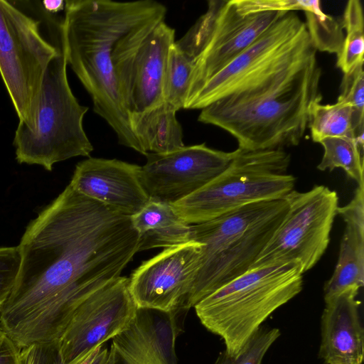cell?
Masks as SVG:
<instances>
[{
  "label": "cell",
  "instance_id": "f1b7e54d",
  "mask_svg": "<svg viewBox=\"0 0 364 364\" xmlns=\"http://www.w3.org/2000/svg\"><path fill=\"white\" fill-rule=\"evenodd\" d=\"M219 0L208 1V9L175 45L194 63L204 49L216 18Z\"/></svg>",
  "mask_w": 364,
  "mask_h": 364
},
{
  "label": "cell",
  "instance_id": "cb8c5ba5",
  "mask_svg": "<svg viewBox=\"0 0 364 364\" xmlns=\"http://www.w3.org/2000/svg\"><path fill=\"white\" fill-rule=\"evenodd\" d=\"M363 7L360 1H348L342 21L346 37L337 54V67L348 73L364 63V24Z\"/></svg>",
  "mask_w": 364,
  "mask_h": 364
},
{
  "label": "cell",
  "instance_id": "44dd1931",
  "mask_svg": "<svg viewBox=\"0 0 364 364\" xmlns=\"http://www.w3.org/2000/svg\"><path fill=\"white\" fill-rule=\"evenodd\" d=\"M176 112L172 105L164 101L151 109L129 117L132 132L144 156L148 153H168L185 146Z\"/></svg>",
  "mask_w": 364,
  "mask_h": 364
},
{
  "label": "cell",
  "instance_id": "ffe728a7",
  "mask_svg": "<svg viewBox=\"0 0 364 364\" xmlns=\"http://www.w3.org/2000/svg\"><path fill=\"white\" fill-rule=\"evenodd\" d=\"M139 237V252L153 248H168L191 240V225L185 222L171 204L149 200L131 216Z\"/></svg>",
  "mask_w": 364,
  "mask_h": 364
},
{
  "label": "cell",
  "instance_id": "5b68a950",
  "mask_svg": "<svg viewBox=\"0 0 364 364\" xmlns=\"http://www.w3.org/2000/svg\"><path fill=\"white\" fill-rule=\"evenodd\" d=\"M303 274L297 262L251 269L193 308L202 325L223 339L225 351L236 357L263 322L301 292Z\"/></svg>",
  "mask_w": 364,
  "mask_h": 364
},
{
  "label": "cell",
  "instance_id": "2e32d148",
  "mask_svg": "<svg viewBox=\"0 0 364 364\" xmlns=\"http://www.w3.org/2000/svg\"><path fill=\"white\" fill-rule=\"evenodd\" d=\"M141 169L139 165L115 159L90 157L76 165L69 184L81 195L131 217L150 200Z\"/></svg>",
  "mask_w": 364,
  "mask_h": 364
},
{
  "label": "cell",
  "instance_id": "7c38bea8",
  "mask_svg": "<svg viewBox=\"0 0 364 364\" xmlns=\"http://www.w3.org/2000/svg\"><path fill=\"white\" fill-rule=\"evenodd\" d=\"M200 243L190 240L143 262L129 277L136 307L166 313L186 310L200 268Z\"/></svg>",
  "mask_w": 364,
  "mask_h": 364
},
{
  "label": "cell",
  "instance_id": "4dcf8cb0",
  "mask_svg": "<svg viewBox=\"0 0 364 364\" xmlns=\"http://www.w3.org/2000/svg\"><path fill=\"white\" fill-rule=\"evenodd\" d=\"M234 2L242 14L264 11H304L311 4V1L299 0H234Z\"/></svg>",
  "mask_w": 364,
  "mask_h": 364
},
{
  "label": "cell",
  "instance_id": "836d02e7",
  "mask_svg": "<svg viewBox=\"0 0 364 364\" xmlns=\"http://www.w3.org/2000/svg\"><path fill=\"white\" fill-rule=\"evenodd\" d=\"M70 364H109V350L102 345L81 355Z\"/></svg>",
  "mask_w": 364,
  "mask_h": 364
},
{
  "label": "cell",
  "instance_id": "7a4b0ae2",
  "mask_svg": "<svg viewBox=\"0 0 364 364\" xmlns=\"http://www.w3.org/2000/svg\"><path fill=\"white\" fill-rule=\"evenodd\" d=\"M64 10L60 36L67 64L90 94L94 112L112 127L118 142L144 155L119 93L112 52L134 28L165 18L166 6L154 0H67Z\"/></svg>",
  "mask_w": 364,
  "mask_h": 364
},
{
  "label": "cell",
  "instance_id": "1f68e13d",
  "mask_svg": "<svg viewBox=\"0 0 364 364\" xmlns=\"http://www.w3.org/2000/svg\"><path fill=\"white\" fill-rule=\"evenodd\" d=\"M20 364H64L59 340L35 343L22 348Z\"/></svg>",
  "mask_w": 364,
  "mask_h": 364
},
{
  "label": "cell",
  "instance_id": "30bf717a",
  "mask_svg": "<svg viewBox=\"0 0 364 364\" xmlns=\"http://www.w3.org/2000/svg\"><path fill=\"white\" fill-rule=\"evenodd\" d=\"M289 209L250 269L289 262L311 269L328 247L338 206L336 191L323 185L285 196Z\"/></svg>",
  "mask_w": 364,
  "mask_h": 364
},
{
  "label": "cell",
  "instance_id": "484cf974",
  "mask_svg": "<svg viewBox=\"0 0 364 364\" xmlns=\"http://www.w3.org/2000/svg\"><path fill=\"white\" fill-rule=\"evenodd\" d=\"M304 12V23L315 49L338 54L344 39L341 23L322 11L320 1H316L310 9Z\"/></svg>",
  "mask_w": 364,
  "mask_h": 364
},
{
  "label": "cell",
  "instance_id": "5bb4252c",
  "mask_svg": "<svg viewBox=\"0 0 364 364\" xmlns=\"http://www.w3.org/2000/svg\"><path fill=\"white\" fill-rule=\"evenodd\" d=\"M137 309L127 277L120 276L92 294L76 310L59 340L64 364H70L124 331Z\"/></svg>",
  "mask_w": 364,
  "mask_h": 364
},
{
  "label": "cell",
  "instance_id": "8fae6325",
  "mask_svg": "<svg viewBox=\"0 0 364 364\" xmlns=\"http://www.w3.org/2000/svg\"><path fill=\"white\" fill-rule=\"evenodd\" d=\"M157 18L123 36L114 45L112 62L123 105L130 117L164 102L163 82L175 30Z\"/></svg>",
  "mask_w": 364,
  "mask_h": 364
},
{
  "label": "cell",
  "instance_id": "f546056e",
  "mask_svg": "<svg viewBox=\"0 0 364 364\" xmlns=\"http://www.w3.org/2000/svg\"><path fill=\"white\" fill-rule=\"evenodd\" d=\"M20 264L18 246L0 247V312L14 287Z\"/></svg>",
  "mask_w": 364,
  "mask_h": 364
},
{
  "label": "cell",
  "instance_id": "4fadbf2b",
  "mask_svg": "<svg viewBox=\"0 0 364 364\" xmlns=\"http://www.w3.org/2000/svg\"><path fill=\"white\" fill-rule=\"evenodd\" d=\"M235 151L211 149L205 143L164 153H148L141 178L150 200L173 204L197 191L230 164Z\"/></svg>",
  "mask_w": 364,
  "mask_h": 364
},
{
  "label": "cell",
  "instance_id": "83f0119b",
  "mask_svg": "<svg viewBox=\"0 0 364 364\" xmlns=\"http://www.w3.org/2000/svg\"><path fill=\"white\" fill-rule=\"evenodd\" d=\"M277 328L261 326L236 357L220 352L213 364H262L265 354L280 336Z\"/></svg>",
  "mask_w": 364,
  "mask_h": 364
},
{
  "label": "cell",
  "instance_id": "9a60e30c",
  "mask_svg": "<svg viewBox=\"0 0 364 364\" xmlns=\"http://www.w3.org/2000/svg\"><path fill=\"white\" fill-rule=\"evenodd\" d=\"M286 13L264 11L242 14L237 9L234 0H219L210 38L194 63L185 105L210 78L251 46Z\"/></svg>",
  "mask_w": 364,
  "mask_h": 364
},
{
  "label": "cell",
  "instance_id": "d4e9b609",
  "mask_svg": "<svg viewBox=\"0 0 364 364\" xmlns=\"http://www.w3.org/2000/svg\"><path fill=\"white\" fill-rule=\"evenodd\" d=\"M194 62L176 45L171 46L165 65L163 97L177 111L184 109Z\"/></svg>",
  "mask_w": 364,
  "mask_h": 364
},
{
  "label": "cell",
  "instance_id": "52a82bcc",
  "mask_svg": "<svg viewBox=\"0 0 364 364\" xmlns=\"http://www.w3.org/2000/svg\"><path fill=\"white\" fill-rule=\"evenodd\" d=\"M67 65L61 42L45 74L34 129L18 126L16 130L14 145L19 164H38L50 171L55 163L90 156L93 151L82 124L89 108L73 95Z\"/></svg>",
  "mask_w": 364,
  "mask_h": 364
},
{
  "label": "cell",
  "instance_id": "ba28073f",
  "mask_svg": "<svg viewBox=\"0 0 364 364\" xmlns=\"http://www.w3.org/2000/svg\"><path fill=\"white\" fill-rule=\"evenodd\" d=\"M315 55L305 23L294 11L287 12L210 78L184 109H201L222 97L255 87Z\"/></svg>",
  "mask_w": 364,
  "mask_h": 364
},
{
  "label": "cell",
  "instance_id": "ac0fdd59",
  "mask_svg": "<svg viewBox=\"0 0 364 364\" xmlns=\"http://www.w3.org/2000/svg\"><path fill=\"white\" fill-rule=\"evenodd\" d=\"M358 294L350 289L325 301L318 355L326 364L363 363L364 329Z\"/></svg>",
  "mask_w": 364,
  "mask_h": 364
},
{
  "label": "cell",
  "instance_id": "3957f363",
  "mask_svg": "<svg viewBox=\"0 0 364 364\" xmlns=\"http://www.w3.org/2000/svg\"><path fill=\"white\" fill-rule=\"evenodd\" d=\"M316 55L256 87L222 97L201 109L198 120L230 133L249 151L296 146L320 93Z\"/></svg>",
  "mask_w": 364,
  "mask_h": 364
},
{
  "label": "cell",
  "instance_id": "d6a6232c",
  "mask_svg": "<svg viewBox=\"0 0 364 364\" xmlns=\"http://www.w3.org/2000/svg\"><path fill=\"white\" fill-rule=\"evenodd\" d=\"M21 350L0 326V364H20Z\"/></svg>",
  "mask_w": 364,
  "mask_h": 364
},
{
  "label": "cell",
  "instance_id": "8992f818",
  "mask_svg": "<svg viewBox=\"0 0 364 364\" xmlns=\"http://www.w3.org/2000/svg\"><path fill=\"white\" fill-rule=\"evenodd\" d=\"M290 154L284 149L237 148L228 166L205 186L172 205L188 224L202 223L250 203L281 198L296 182L287 173Z\"/></svg>",
  "mask_w": 364,
  "mask_h": 364
},
{
  "label": "cell",
  "instance_id": "603a6c76",
  "mask_svg": "<svg viewBox=\"0 0 364 364\" xmlns=\"http://www.w3.org/2000/svg\"><path fill=\"white\" fill-rule=\"evenodd\" d=\"M319 144L323 148V154L317 166L318 170L331 171L336 168H341L358 186H364L363 146L355 139L327 137Z\"/></svg>",
  "mask_w": 364,
  "mask_h": 364
},
{
  "label": "cell",
  "instance_id": "9c48e42d",
  "mask_svg": "<svg viewBox=\"0 0 364 364\" xmlns=\"http://www.w3.org/2000/svg\"><path fill=\"white\" fill-rule=\"evenodd\" d=\"M40 22L11 1L0 0V75L19 122L34 129L38 99L48 66L58 52L40 32Z\"/></svg>",
  "mask_w": 364,
  "mask_h": 364
},
{
  "label": "cell",
  "instance_id": "6da1fadb",
  "mask_svg": "<svg viewBox=\"0 0 364 364\" xmlns=\"http://www.w3.org/2000/svg\"><path fill=\"white\" fill-rule=\"evenodd\" d=\"M139 246L131 217L68 184L26 228L0 326L21 349L60 340L78 307L121 276Z\"/></svg>",
  "mask_w": 364,
  "mask_h": 364
},
{
  "label": "cell",
  "instance_id": "4316f807",
  "mask_svg": "<svg viewBox=\"0 0 364 364\" xmlns=\"http://www.w3.org/2000/svg\"><path fill=\"white\" fill-rule=\"evenodd\" d=\"M338 100L352 107V125L355 137L363 146L364 135V72L363 63L343 75Z\"/></svg>",
  "mask_w": 364,
  "mask_h": 364
},
{
  "label": "cell",
  "instance_id": "d6986e66",
  "mask_svg": "<svg viewBox=\"0 0 364 364\" xmlns=\"http://www.w3.org/2000/svg\"><path fill=\"white\" fill-rule=\"evenodd\" d=\"M337 214L346 227L338 261L323 287L324 301L348 290L358 291L364 285V186H358L352 200L338 207Z\"/></svg>",
  "mask_w": 364,
  "mask_h": 364
},
{
  "label": "cell",
  "instance_id": "e575fe53",
  "mask_svg": "<svg viewBox=\"0 0 364 364\" xmlns=\"http://www.w3.org/2000/svg\"><path fill=\"white\" fill-rule=\"evenodd\" d=\"M46 11L50 14H56L65 9V1L63 0H46L42 2Z\"/></svg>",
  "mask_w": 364,
  "mask_h": 364
},
{
  "label": "cell",
  "instance_id": "e0dca14e",
  "mask_svg": "<svg viewBox=\"0 0 364 364\" xmlns=\"http://www.w3.org/2000/svg\"><path fill=\"white\" fill-rule=\"evenodd\" d=\"M180 311L138 309L129 326L112 339L109 364H178Z\"/></svg>",
  "mask_w": 364,
  "mask_h": 364
},
{
  "label": "cell",
  "instance_id": "277c9868",
  "mask_svg": "<svg viewBox=\"0 0 364 364\" xmlns=\"http://www.w3.org/2000/svg\"><path fill=\"white\" fill-rule=\"evenodd\" d=\"M289 209L285 196L244 205L213 220L191 225V240L201 244L200 268L188 310L248 271Z\"/></svg>",
  "mask_w": 364,
  "mask_h": 364
},
{
  "label": "cell",
  "instance_id": "7402d4cb",
  "mask_svg": "<svg viewBox=\"0 0 364 364\" xmlns=\"http://www.w3.org/2000/svg\"><path fill=\"white\" fill-rule=\"evenodd\" d=\"M321 101L316 100L309 108L308 127L312 140L319 143L327 137L355 139L351 106L341 100L332 105H322Z\"/></svg>",
  "mask_w": 364,
  "mask_h": 364
}]
</instances>
